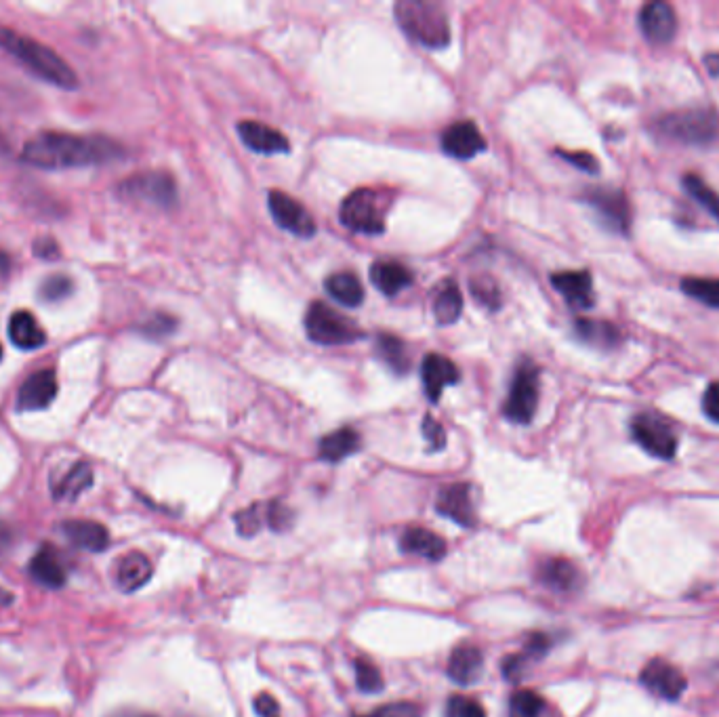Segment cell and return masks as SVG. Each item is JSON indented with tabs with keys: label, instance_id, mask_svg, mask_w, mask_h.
I'll return each instance as SVG.
<instances>
[{
	"label": "cell",
	"instance_id": "cell-1",
	"mask_svg": "<svg viewBox=\"0 0 719 717\" xmlns=\"http://www.w3.org/2000/svg\"><path fill=\"white\" fill-rule=\"evenodd\" d=\"M125 156L118 141L101 135H72L47 131L26 141L22 162L36 169L61 171L106 165Z\"/></svg>",
	"mask_w": 719,
	"mask_h": 717
},
{
	"label": "cell",
	"instance_id": "cell-2",
	"mask_svg": "<svg viewBox=\"0 0 719 717\" xmlns=\"http://www.w3.org/2000/svg\"><path fill=\"white\" fill-rule=\"evenodd\" d=\"M0 49H5L19 64L26 66L28 72L45 80V83L66 91L78 87V76L66 59H61L51 47L24 36L22 32L0 26Z\"/></svg>",
	"mask_w": 719,
	"mask_h": 717
},
{
	"label": "cell",
	"instance_id": "cell-3",
	"mask_svg": "<svg viewBox=\"0 0 719 717\" xmlns=\"http://www.w3.org/2000/svg\"><path fill=\"white\" fill-rule=\"evenodd\" d=\"M396 19L404 34L427 49H444L450 43V24L438 3L425 0H400Z\"/></svg>",
	"mask_w": 719,
	"mask_h": 717
},
{
	"label": "cell",
	"instance_id": "cell-4",
	"mask_svg": "<svg viewBox=\"0 0 719 717\" xmlns=\"http://www.w3.org/2000/svg\"><path fill=\"white\" fill-rule=\"evenodd\" d=\"M654 131L684 146H707L719 137V116L709 108H688L656 118Z\"/></svg>",
	"mask_w": 719,
	"mask_h": 717
},
{
	"label": "cell",
	"instance_id": "cell-5",
	"mask_svg": "<svg viewBox=\"0 0 719 717\" xmlns=\"http://www.w3.org/2000/svg\"><path fill=\"white\" fill-rule=\"evenodd\" d=\"M389 198L375 188H360L349 194L339 209V219L356 234L379 236L385 230Z\"/></svg>",
	"mask_w": 719,
	"mask_h": 717
},
{
	"label": "cell",
	"instance_id": "cell-6",
	"mask_svg": "<svg viewBox=\"0 0 719 717\" xmlns=\"http://www.w3.org/2000/svg\"><path fill=\"white\" fill-rule=\"evenodd\" d=\"M541 371L532 360H522L513 373L503 413L511 423L528 425L534 419L541 396Z\"/></svg>",
	"mask_w": 719,
	"mask_h": 717
},
{
	"label": "cell",
	"instance_id": "cell-7",
	"mask_svg": "<svg viewBox=\"0 0 719 717\" xmlns=\"http://www.w3.org/2000/svg\"><path fill=\"white\" fill-rule=\"evenodd\" d=\"M305 331L307 337L320 345H347L362 337V331L352 320L322 301H314L307 310Z\"/></svg>",
	"mask_w": 719,
	"mask_h": 717
},
{
	"label": "cell",
	"instance_id": "cell-8",
	"mask_svg": "<svg viewBox=\"0 0 719 717\" xmlns=\"http://www.w3.org/2000/svg\"><path fill=\"white\" fill-rule=\"evenodd\" d=\"M118 194L133 202H146L158 209H171L177 204V183L164 171H146L120 181Z\"/></svg>",
	"mask_w": 719,
	"mask_h": 717
},
{
	"label": "cell",
	"instance_id": "cell-9",
	"mask_svg": "<svg viewBox=\"0 0 719 717\" xmlns=\"http://www.w3.org/2000/svg\"><path fill=\"white\" fill-rule=\"evenodd\" d=\"M631 436L648 455L671 461L677 453V436L671 423L659 413H640L631 419Z\"/></svg>",
	"mask_w": 719,
	"mask_h": 717
},
{
	"label": "cell",
	"instance_id": "cell-10",
	"mask_svg": "<svg viewBox=\"0 0 719 717\" xmlns=\"http://www.w3.org/2000/svg\"><path fill=\"white\" fill-rule=\"evenodd\" d=\"M267 207H270L274 221L282 230L291 232L299 238H312L316 234L318 228L312 213L307 211L297 198L280 190H272L270 196H267Z\"/></svg>",
	"mask_w": 719,
	"mask_h": 717
},
{
	"label": "cell",
	"instance_id": "cell-11",
	"mask_svg": "<svg viewBox=\"0 0 719 717\" xmlns=\"http://www.w3.org/2000/svg\"><path fill=\"white\" fill-rule=\"evenodd\" d=\"M585 202L610 232L621 236L631 232V207L621 190H589L585 194Z\"/></svg>",
	"mask_w": 719,
	"mask_h": 717
},
{
	"label": "cell",
	"instance_id": "cell-12",
	"mask_svg": "<svg viewBox=\"0 0 719 717\" xmlns=\"http://www.w3.org/2000/svg\"><path fill=\"white\" fill-rule=\"evenodd\" d=\"M640 680L646 690H650L654 696H659V699L665 701H677L688 688V680L684 678V673L663 659L650 661L642 669Z\"/></svg>",
	"mask_w": 719,
	"mask_h": 717
},
{
	"label": "cell",
	"instance_id": "cell-13",
	"mask_svg": "<svg viewBox=\"0 0 719 717\" xmlns=\"http://www.w3.org/2000/svg\"><path fill=\"white\" fill-rule=\"evenodd\" d=\"M436 509H438L440 516L453 520L459 526L474 528L478 524L474 501H471V486L469 484L457 482V484L444 486L440 490V495H438Z\"/></svg>",
	"mask_w": 719,
	"mask_h": 717
},
{
	"label": "cell",
	"instance_id": "cell-14",
	"mask_svg": "<svg viewBox=\"0 0 719 717\" xmlns=\"http://www.w3.org/2000/svg\"><path fill=\"white\" fill-rule=\"evenodd\" d=\"M640 28L644 36L654 45H667L677 32L675 9L661 0H652L640 11Z\"/></svg>",
	"mask_w": 719,
	"mask_h": 717
},
{
	"label": "cell",
	"instance_id": "cell-15",
	"mask_svg": "<svg viewBox=\"0 0 719 717\" xmlns=\"http://www.w3.org/2000/svg\"><path fill=\"white\" fill-rule=\"evenodd\" d=\"M442 150L453 158L469 160L486 150V139L474 122L461 120L442 133Z\"/></svg>",
	"mask_w": 719,
	"mask_h": 717
},
{
	"label": "cell",
	"instance_id": "cell-16",
	"mask_svg": "<svg viewBox=\"0 0 719 717\" xmlns=\"http://www.w3.org/2000/svg\"><path fill=\"white\" fill-rule=\"evenodd\" d=\"M57 375L49 368L45 371H38L34 375H30L24 385L19 387L17 394V408L24 413L30 411H43V408H49L57 396Z\"/></svg>",
	"mask_w": 719,
	"mask_h": 717
},
{
	"label": "cell",
	"instance_id": "cell-17",
	"mask_svg": "<svg viewBox=\"0 0 719 717\" xmlns=\"http://www.w3.org/2000/svg\"><path fill=\"white\" fill-rule=\"evenodd\" d=\"M459 379H461V373L453 360H448L446 356H440V354H427L423 358L421 381H423L425 396L431 402H438L444 392V387L459 383Z\"/></svg>",
	"mask_w": 719,
	"mask_h": 717
},
{
	"label": "cell",
	"instance_id": "cell-18",
	"mask_svg": "<svg viewBox=\"0 0 719 717\" xmlns=\"http://www.w3.org/2000/svg\"><path fill=\"white\" fill-rule=\"evenodd\" d=\"M242 143L259 154H286L291 150L289 139L274 127H267L257 120H242L238 125Z\"/></svg>",
	"mask_w": 719,
	"mask_h": 717
},
{
	"label": "cell",
	"instance_id": "cell-19",
	"mask_svg": "<svg viewBox=\"0 0 719 717\" xmlns=\"http://www.w3.org/2000/svg\"><path fill=\"white\" fill-rule=\"evenodd\" d=\"M551 284L574 310H589L595 303L593 278L587 270L579 272H558L551 276Z\"/></svg>",
	"mask_w": 719,
	"mask_h": 717
},
{
	"label": "cell",
	"instance_id": "cell-20",
	"mask_svg": "<svg viewBox=\"0 0 719 717\" xmlns=\"http://www.w3.org/2000/svg\"><path fill=\"white\" fill-rule=\"evenodd\" d=\"M448 678L459 686L476 684L484 673V654L474 644H459L448 659Z\"/></svg>",
	"mask_w": 719,
	"mask_h": 717
},
{
	"label": "cell",
	"instance_id": "cell-21",
	"mask_svg": "<svg viewBox=\"0 0 719 717\" xmlns=\"http://www.w3.org/2000/svg\"><path fill=\"white\" fill-rule=\"evenodd\" d=\"M154 575V566L146 553L141 551H129L127 556H122L116 566V585L125 591L133 593L146 585Z\"/></svg>",
	"mask_w": 719,
	"mask_h": 717
},
{
	"label": "cell",
	"instance_id": "cell-22",
	"mask_svg": "<svg viewBox=\"0 0 719 717\" xmlns=\"http://www.w3.org/2000/svg\"><path fill=\"white\" fill-rule=\"evenodd\" d=\"M400 549L404 553H413L429 562H440L446 556V541L436 535L434 530H427L421 526L406 528L400 537Z\"/></svg>",
	"mask_w": 719,
	"mask_h": 717
},
{
	"label": "cell",
	"instance_id": "cell-23",
	"mask_svg": "<svg viewBox=\"0 0 719 717\" xmlns=\"http://www.w3.org/2000/svg\"><path fill=\"white\" fill-rule=\"evenodd\" d=\"M66 539L85 551H104L110 545V532L104 524L93 520H70L64 526Z\"/></svg>",
	"mask_w": 719,
	"mask_h": 717
},
{
	"label": "cell",
	"instance_id": "cell-24",
	"mask_svg": "<svg viewBox=\"0 0 719 717\" xmlns=\"http://www.w3.org/2000/svg\"><path fill=\"white\" fill-rule=\"evenodd\" d=\"M360 434L352 427H341L337 432L326 434L318 444V455L326 463H339L347 457H352L360 450Z\"/></svg>",
	"mask_w": 719,
	"mask_h": 717
},
{
	"label": "cell",
	"instance_id": "cell-25",
	"mask_svg": "<svg viewBox=\"0 0 719 717\" xmlns=\"http://www.w3.org/2000/svg\"><path fill=\"white\" fill-rule=\"evenodd\" d=\"M9 339L19 350H38L47 343V335L43 331V326L38 324V320L26 312L19 310L11 316L9 320Z\"/></svg>",
	"mask_w": 719,
	"mask_h": 717
},
{
	"label": "cell",
	"instance_id": "cell-26",
	"mask_svg": "<svg viewBox=\"0 0 719 717\" xmlns=\"http://www.w3.org/2000/svg\"><path fill=\"white\" fill-rule=\"evenodd\" d=\"M30 575L49 589L64 587L68 581V570L64 568V562L51 547H43L30 562Z\"/></svg>",
	"mask_w": 719,
	"mask_h": 717
},
{
	"label": "cell",
	"instance_id": "cell-27",
	"mask_svg": "<svg viewBox=\"0 0 719 717\" xmlns=\"http://www.w3.org/2000/svg\"><path fill=\"white\" fill-rule=\"evenodd\" d=\"M574 335L581 341H585L591 347H598V350H614L621 343V331L616 329L612 322L606 320H591V318H579L574 322Z\"/></svg>",
	"mask_w": 719,
	"mask_h": 717
},
{
	"label": "cell",
	"instance_id": "cell-28",
	"mask_svg": "<svg viewBox=\"0 0 719 717\" xmlns=\"http://www.w3.org/2000/svg\"><path fill=\"white\" fill-rule=\"evenodd\" d=\"M371 280L383 295L394 297L400 291H404L406 286H410V282H413V272L398 261H377L371 268Z\"/></svg>",
	"mask_w": 719,
	"mask_h": 717
},
{
	"label": "cell",
	"instance_id": "cell-29",
	"mask_svg": "<svg viewBox=\"0 0 719 717\" xmlns=\"http://www.w3.org/2000/svg\"><path fill=\"white\" fill-rule=\"evenodd\" d=\"M539 579L547 587L566 593V591H574L581 585V572L570 560L553 558L541 564Z\"/></svg>",
	"mask_w": 719,
	"mask_h": 717
},
{
	"label": "cell",
	"instance_id": "cell-30",
	"mask_svg": "<svg viewBox=\"0 0 719 717\" xmlns=\"http://www.w3.org/2000/svg\"><path fill=\"white\" fill-rule=\"evenodd\" d=\"M93 484V469L89 463H76L61 480L53 484V497L57 501H76Z\"/></svg>",
	"mask_w": 719,
	"mask_h": 717
},
{
	"label": "cell",
	"instance_id": "cell-31",
	"mask_svg": "<svg viewBox=\"0 0 719 717\" xmlns=\"http://www.w3.org/2000/svg\"><path fill=\"white\" fill-rule=\"evenodd\" d=\"M324 286L326 293L345 307H358L364 301V286L352 272H339L328 276Z\"/></svg>",
	"mask_w": 719,
	"mask_h": 717
},
{
	"label": "cell",
	"instance_id": "cell-32",
	"mask_svg": "<svg viewBox=\"0 0 719 717\" xmlns=\"http://www.w3.org/2000/svg\"><path fill=\"white\" fill-rule=\"evenodd\" d=\"M463 312V297L455 280H444L434 299V316L438 324H453Z\"/></svg>",
	"mask_w": 719,
	"mask_h": 717
},
{
	"label": "cell",
	"instance_id": "cell-33",
	"mask_svg": "<svg viewBox=\"0 0 719 717\" xmlns=\"http://www.w3.org/2000/svg\"><path fill=\"white\" fill-rule=\"evenodd\" d=\"M377 352L379 358L389 366V371L396 375H406L410 368V356L406 345L396 335H381L377 339Z\"/></svg>",
	"mask_w": 719,
	"mask_h": 717
},
{
	"label": "cell",
	"instance_id": "cell-34",
	"mask_svg": "<svg viewBox=\"0 0 719 717\" xmlns=\"http://www.w3.org/2000/svg\"><path fill=\"white\" fill-rule=\"evenodd\" d=\"M684 190L701 204V207L719 221V194L698 175H684Z\"/></svg>",
	"mask_w": 719,
	"mask_h": 717
},
{
	"label": "cell",
	"instance_id": "cell-35",
	"mask_svg": "<svg viewBox=\"0 0 719 717\" xmlns=\"http://www.w3.org/2000/svg\"><path fill=\"white\" fill-rule=\"evenodd\" d=\"M682 291L688 297L719 310V278H684Z\"/></svg>",
	"mask_w": 719,
	"mask_h": 717
},
{
	"label": "cell",
	"instance_id": "cell-36",
	"mask_svg": "<svg viewBox=\"0 0 719 717\" xmlns=\"http://www.w3.org/2000/svg\"><path fill=\"white\" fill-rule=\"evenodd\" d=\"M545 701L534 690H518L509 699V717H541Z\"/></svg>",
	"mask_w": 719,
	"mask_h": 717
},
{
	"label": "cell",
	"instance_id": "cell-37",
	"mask_svg": "<svg viewBox=\"0 0 719 717\" xmlns=\"http://www.w3.org/2000/svg\"><path fill=\"white\" fill-rule=\"evenodd\" d=\"M356 682L364 694H377L383 690L381 671L366 659L356 661Z\"/></svg>",
	"mask_w": 719,
	"mask_h": 717
},
{
	"label": "cell",
	"instance_id": "cell-38",
	"mask_svg": "<svg viewBox=\"0 0 719 717\" xmlns=\"http://www.w3.org/2000/svg\"><path fill=\"white\" fill-rule=\"evenodd\" d=\"M74 289V282L64 276V274H55V276H49L47 280H43V284H40V299L43 301H49V303H57V301H64Z\"/></svg>",
	"mask_w": 719,
	"mask_h": 717
},
{
	"label": "cell",
	"instance_id": "cell-39",
	"mask_svg": "<svg viewBox=\"0 0 719 717\" xmlns=\"http://www.w3.org/2000/svg\"><path fill=\"white\" fill-rule=\"evenodd\" d=\"M471 295H474L482 305L490 307V310H499L501 307V293L495 280L484 276L471 278Z\"/></svg>",
	"mask_w": 719,
	"mask_h": 717
},
{
	"label": "cell",
	"instance_id": "cell-40",
	"mask_svg": "<svg viewBox=\"0 0 719 717\" xmlns=\"http://www.w3.org/2000/svg\"><path fill=\"white\" fill-rule=\"evenodd\" d=\"M236 528L242 537H253L265 522V503H255L249 509H242L236 514Z\"/></svg>",
	"mask_w": 719,
	"mask_h": 717
},
{
	"label": "cell",
	"instance_id": "cell-41",
	"mask_svg": "<svg viewBox=\"0 0 719 717\" xmlns=\"http://www.w3.org/2000/svg\"><path fill=\"white\" fill-rule=\"evenodd\" d=\"M446 717H486V709L471 696L455 694L446 703Z\"/></svg>",
	"mask_w": 719,
	"mask_h": 717
},
{
	"label": "cell",
	"instance_id": "cell-42",
	"mask_svg": "<svg viewBox=\"0 0 719 717\" xmlns=\"http://www.w3.org/2000/svg\"><path fill=\"white\" fill-rule=\"evenodd\" d=\"M265 524L274 532H282L293 524V511L280 501L265 503Z\"/></svg>",
	"mask_w": 719,
	"mask_h": 717
},
{
	"label": "cell",
	"instance_id": "cell-43",
	"mask_svg": "<svg viewBox=\"0 0 719 717\" xmlns=\"http://www.w3.org/2000/svg\"><path fill=\"white\" fill-rule=\"evenodd\" d=\"M177 329V320L169 314H154L141 326V333L152 339H164L169 337Z\"/></svg>",
	"mask_w": 719,
	"mask_h": 717
},
{
	"label": "cell",
	"instance_id": "cell-44",
	"mask_svg": "<svg viewBox=\"0 0 719 717\" xmlns=\"http://www.w3.org/2000/svg\"><path fill=\"white\" fill-rule=\"evenodd\" d=\"M560 158H564L566 162H570L572 167H577L589 175H598L600 173V162L593 154L589 152H568V150H556Z\"/></svg>",
	"mask_w": 719,
	"mask_h": 717
},
{
	"label": "cell",
	"instance_id": "cell-45",
	"mask_svg": "<svg viewBox=\"0 0 719 717\" xmlns=\"http://www.w3.org/2000/svg\"><path fill=\"white\" fill-rule=\"evenodd\" d=\"M423 436L429 444V453H438V450H442L446 446L444 427L431 415H425V419H423Z\"/></svg>",
	"mask_w": 719,
	"mask_h": 717
},
{
	"label": "cell",
	"instance_id": "cell-46",
	"mask_svg": "<svg viewBox=\"0 0 719 717\" xmlns=\"http://www.w3.org/2000/svg\"><path fill=\"white\" fill-rule=\"evenodd\" d=\"M364 717H421V709L413 703H392L383 705Z\"/></svg>",
	"mask_w": 719,
	"mask_h": 717
},
{
	"label": "cell",
	"instance_id": "cell-47",
	"mask_svg": "<svg viewBox=\"0 0 719 717\" xmlns=\"http://www.w3.org/2000/svg\"><path fill=\"white\" fill-rule=\"evenodd\" d=\"M549 648H551V638H549V635H545V633H532L530 638L526 640L524 657L539 659V657H543V654L549 652Z\"/></svg>",
	"mask_w": 719,
	"mask_h": 717
},
{
	"label": "cell",
	"instance_id": "cell-48",
	"mask_svg": "<svg viewBox=\"0 0 719 717\" xmlns=\"http://www.w3.org/2000/svg\"><path fill=\"white\" fill-rule=\"evenodd\" d=\"M524 669H526L524 654H511V657L503 659V675L509 682H520Z\"/></svg>",
	"mask_w": 719,
	"mask_h": 717
},
{
	"label": "cell",
	"instance_id": "cell-49",
	"mask_svg": "<svg viewBox=\"0 0 719 717\" xmlns=\"http://www.w3.org/2000/svg\"><path fill=\"white\" fill-rule=\"evenodd\" d=\"M703 413L719 425V383H709L703 396Z\"/></svg>",
	"mask_w": 719,
	"mask_h": 717
},
{
	"label": "cell",
	"instance_id": "cell-50",
	"mask_svg": "<svg viewBox=\"0 0 719 717\" xmlns=\"http://www.w3.org/2000/svg\"><path fill=\"white\" fill-rule=\"evenodd\" d=\"M255 711L259 717H280L278 701L267 692H261L255 696Z\"/></svg>",
	"mask_w": 719,
	"mask_h": 717
},
{
	"label": "cell",
	"instance_id": "cell-51",
	"mask_svg": "<svg viewBox=\"0 0 719 717\" xmlns=\"http://www.w3.org/2000/svg\"><path fill=\"white\" fill-rule=\"evenodd\" d=\"M34 253L38 255V257H43V259H57L59 257V247H57V242L53 240V238H38L36 242H34Z\"/></svg>",
	"mask_w": 719,
	"mask_h": 717
},
{
	"label": "cell",
	"instance_id": "cell-52",
	"mask_svg": "<svg viewBox=\"0 0 719 717\" xmlns=\"http://www.w3.org/2000/svg\"><path fill=\"white\" fill-rule=\"evenodd\" d=\"M705 66L709 68L711 76H719V53H709L705 55Z\"/></svg>",
	"mask_w": 719,
	"mask_h": 717
},
{
	"label": "cell",
	"instance_id": "cell-53",
	"mask_svg": "<svg viewBox=\"0 0 719 717\" xmlns=\"http://www.w3.org/2000/svg\"><path fill=\"white\" fill-rule=\"evenodd\" d=\"M9 272H11V257L5 251H0V278H5Z\"/></svg>",
	"mask_w": 719,
	"mask_h": 717
},
{
	"label": "cell",
	"instance_id": "cell-54",
	"mask_svg": "<svg viewBox=\"0 0 719 717\" xmlns=\"http://www.w3.org/2000/svg\"><path fill=\"white\" fill-rule=\"evenodd\" d=\"M0 360H3V347H0Z\"/></svg>",
	"mask_w": 719,
	"mask_h": 717
},
{
	"label": "cell",
	"instance_id": "cell-55",
	"mask_svg": "<svg viewBox=\"0 0 719 717\" xmlns=\"http://www.w3.org/2000/svg\"><path fill=\"white\" fill-rule=\"evenodd\" d=\"M135 717H154V715H135Z\"/></svg>",
	"mask_w": 719,
	"mask_h": 717
}]
</instances>
